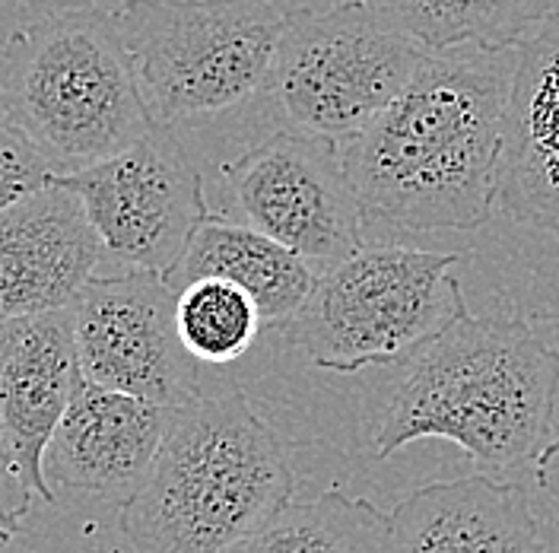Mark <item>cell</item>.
Instances as JSON below:
<instances>
[{
    "mask_svg": "<svg viewBox=\"0 0 559 553\" xmlns=\"http://www.w3.org/2000/svg\"><path fill=\"white\" fill-rule=\"evenodd\" d=\"M512 68L506 51L454 48L349 140L341 163L359 208L401 230H480L499 204Z\"/></svg>",
    "mask_w": 559,
    "mask_h": 553,
    "instance_id": "6da1fadb",
    "label": "cell"
},
{
    "mask_svg": "<svg viewBox=\"0 0 559 553\" xmlns=\"http://www.w3.org/2000/svg\"><path fill=\"white\" fill-rule=\"evenodd\" d=\"M557 398L559 353L522 315L464 311L407 363L372 449L391 458L419 439H445L480 474H512L550 446Z\"/></svg>",
    "mask_w": 559,
    "mask_h": 553,
    "instance_id": "7a4b0ae2",
    "label": "cell"
},
{
    "mask_svg": "<svg viewBox=\"0 0 559 553\" xmlns=\"http://www.w3.org/2000/svg\"><path fill=\"white\" fill-rule=\"evenodd\" d=\"M296 478L277 433L239 388L175 408L143 484L121 503L134 553H229L293 503Z\"/></svg>",
    "mask_w": 559,
    "mask_h": 553,
    "instance_id": "3957f363",
    "label": "cell"
},
{
    "mask_svg": "<svg viewBox=\"0 0 559 553\" xmlns=\"http://www.w3.org/2000/svg\"><path fill=\"white\" fill-rule=\"evenodd\" d=\"M0 118L55 175L96 166L159 128L115 10L103 7L55 10L0 45Z\"/></svg>",
    "mask_w": 559,
    "mask_h": 553,
    "instance_id": "277c9868",
    "label": "cell"
},
{
    "mask_svg": "<svg viewBox=\"0 0 559 553\" xmlns=\"http://www.w3.org/2000/svg\"><path fill=\"white\" fill-rule=\"evenodd\" d=\"M457 261V251L366 245L318 276L289 334L328 373L411 363L467 311L452 271Z\"/></svg>",
    "mask_w": 559,
    "mask_h": 553,
    "instance_id": "5b68a950",
    "label": "cell"
},
{
    "mask_svg": "<svg viewBox=\"0 0 559 553\" xmlns=\"http://www.w3.org/2000/svg\"><path fill=\"white\" fill-rule=\"evenodd\" d=\"M115 20L159 128L261 93L283 33L274 0H124Z\"/></svg>",
    "mask_w": 559,
    "mask_h": 553,
    "instance_id": "8992f818",
    "label": "cell"
},
{
    "mask_svg": "<svg viewBox=\"0 0 559 553\" xmlns=\"http://www.w3.org/2000/svg\"><path fill=\"white\" fill-rule=\"evenodd\" d=\"M429 51L366 0L283 13L264 93L286 131L344 143L423 68Z\"/></svg>",
    "mask_w": 559,
    "mask_h": 553,
    "instance_id": "52a82bcc",
    "label": "cell"
},
{
    "mask_svg": "<svg viewBox=\"0 0 559 553\" xmlns=\"http://www.w3.org/2000/svg\"><path fill=\"white\" fill-rule=\"evenodd\" d=\"M51 185L80 198L103 255L124 271L166 276L213 216L201 173L169 128L96 166L51 175Z\"/></svg>",
    "mask_w": 559,
    "mask_h": 553,
    "instance_id": "ba28073f",
    "label": "cell"
},
{
    "mask_svg": "<svg viewBox=\"0 0 559 553\" xmlns=\"http://www.w3.org/2000/svg\"><path fill=\"white\" fill-rule=\"evenodd\" d=\"M223 181L245 226L299 255L318 276L366 248V210L331 140L283 128L226 163Z\"/></svg>",
    "mask_w": 559,
    "mask_h": 553,
    "instance_id": "9c48e42d",
    "label": "cell"
},
{
    "mask_svg": "<svg viewBox=\"0 0 559 553\" xmlns=\"http://www.w3.org/2000/svg\"><path fill=\"white\" fill-rule=\"evenodd\" d=\"M80 376L108 391L175 411L198 391V363L175 331V293L163 274L93 276L70 306Z\"/></svg>",
    "mask_w": 559,
    "mask_h": 553,
    "instance_id": "30bf717a",
    "label": "cell"
},
{
    "mask_svg": "<svg viewBox=\"0 0 559 553\" xmlns=\"http://www.w3.org/2000/svg\"><path fill=\"white\" fill-rule=\"evenodd\" d=\"M169 420L173 411L166 408L108 391L80 376L41 458L45 481L51 490L68 486L128 503L163 446Z\"/></svg>",
    "mask_w": 559,
    "mask_h": 553,
    "instance_id": "8fae6325",
    "label": "cell"
},
{
    "mask_svg": "<svg viewBox=\"0 0 559 553\" xmlns=\"http://www.w3.org/2000/svg\"><path fill=\"white\" fill-rule=\"evenodd\" d=\"M99 261V236L68 188L0 210V321L70 309Z\"/></svg>",
    "mask_w": 559,
    "mask_h": 553,
    "instance_id": "7c38bea8",
    "label": "cell"
},
{
    "mask_svg": "<svg viewBox=\"0 0 559 553\" xmlns=\"http://www.w3.org/2000/svg\"><path fill=\"white\" fill-rule=\"evenodd\" d=\"M80 379L70 309L0 321V420L23 481L55 503L41 458Z\"/></svg>",
    "mask_w": 559,
    "mask_h": 553,
    "instance_id": "4fadbf2b",
    "label": "cell"
},
{
    "mask_svg": "<svg viewBox=\"0 0 559 553\" xmlns=\"http://www.w3.org/2000/svg\"><path fill=\"white\" fill-rule=\"evenodd\" d=\"M499 204L559 236V10L515 48Z\"/></svg>",
    "mask_w": 559,
    "mask_h": 553,
    "instance_id": "5bb4252c",
    "label": "cell"
},
{
    "mask_svg": "<svg viewBox=\"0 0 559 553\" xmlns=\"http://www.w3.org/2000/svg\"><path fill=\"white\" fill-rule=\"evenodd\" d=\"M388 525L391 553H547L527 493L480 471L417 486Z\"/></svg>",
    "mask_w": 559,
    "mask_h": 553,
    "instance_id": "9a60e30c",
    "label": "cell"
},
{
    "mask_svg": "<svg viewBox=\"0 0 559 553\" xmlns=\"http://www.w3.org/2000/svg\"><path fill=\"white\" fill-rule=\"evenodd\" d=\"M163 280L173 293L194 280H226L254 299L267 328H277L299 315L312 296L318 274L299 255L258 230L213 213Z\"/></svg>",
    "mask_w": 559,
    "mask_h": 553,
    "instance_id": "2e32d148",
    "label": "cell"
},
{
    "mask_svg": "<svg viewBox=\"0 0 559 553\" xmlns=\"http://www.w3.org/2000/svg\"><path fill=\"white\" fill-rule=\"evenodd\" d=\"M429 55L454 48L515 51L559 0H366Z\"/></svg>",
    "mask_w": 559,
    "mask_h": 553,
    "instance_id": "e0dca14e",
    "label": "cell"
},
{
    "mask_svg": "<svg viewBox=\"0 0 559 553\" xmlns=\"http://www.w3.org/2000/svg\"><path fill=\"white\" fill-rule=\"evenodd\" d=\"M229 553H391V525L372 499L324 490L312 499H293Z\"/></svg>",
    "mask_w": 559,
    "mask_h": 553,
    "instance_id": "ac0fdd59",
    "label": "cell"
},
{
    "mask_svg": "<svg viewBox=\"0 0 559 553\" xmlns=\"http://www.w3.org/2000/svg\"><path fill=\"white\" fill-rule=\"evenodd\" d=\"M264 321L254 299L226 280H194L175 293V331L198 366H229L254 346Z\"/></svg>",
    "mask_w": 559,
    "mask_h": 553,
    "instance_id": "d6986e66",
    "label": "cell"
},
{
    "mask_svg": "<svg viewBox=\"0 0 559 553\" xmlns=\"http://www.w3.org/2000/svg\"><path fill=\"white\" fill-rule=\"evenodd\" d=\"M51 163L16 128L0 118V210L26 201L51 185Z\"/></svg>",
    "mask_w": 559,
    "mask_h": 553,
    "instance_id": "ffe728a7",
    "label": "cell"
},
{
    "mask_svg": "<svg viewBox=\"0 0 559 553\" xmlns=\"http://www.w3.org/2000/svg\"><path fill=\"white\" fill-rule=\"evenodd\" d=\"M33 499V490L23 481V471H20V464H16V458L10 451L7 430H3V420H0V516H3V528H7L10 538H16Z\"/></svg>",
    "mask_w": 559,
    "mask_h": 553,
    "instance_id": "44dd1931",
    "label": "cell"
},
{
    "mask_svg": "<svg viewBox=\"0 0 559 553\" xmlns=\"http://www.w3.org/2000/svg\"><path fill=\"white\" fill-rule=\"evenodd\" d=\"M534 481L550 499L559 503V439H550V446L534 461Z\"/></svg>",
    "mask_w": 559,
    "mask_h": 553,
    "instance_id": "7402d4cb",
    "label": "cell"
}]
</instances>
